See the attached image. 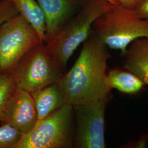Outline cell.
Returning <instances> with one entry per match:
<instances>
[{
	"label": "cell",
	"instance_id": "obj_7",
	"mask_svg": "<svg viewBox=\"0 0 148 148\" xmlns=\"http://www.w3.org/2000/svg\"><path fill=\"white\" fill-rule=\"evenodd\" d=\"M111 97L74 106V148H106V107Z\"/></svg>",
	"mask_w": 148,
	"mask_h": 148
},
{
	"label": "cell",
	"instance_id": "obj_19",
	"mask_svg": "<svg viewBox=\"0 0 148 148\" xmlns=\"http://www.w3.org/2000/svg\"><path fill=\"white\" fill-rule=\"evenodd\" d=\"M138 1V0H117L121 5L130 10H133Z\"/></svg>",
	"mask_w": 148,
	"mask_h": 148
},
{
	"label": "cell",
	"instance_id": "obj_15",
	"mask_svg": "<svg viewBox=\"0 0 148 148\" xmlns=\"http://www.w3.org/2000/svg\"><path fill=\"white\" fill-rule=\"evenodd\" d=\"M16 89L12 74H0V116Z\"/></svg>",
	"mask_w": 148,
	"mask_h": 148
},
{
	"label": "cell",
	"instance_id": "obj_20",
	"mask_svg": "<svg viewBox=\"0 0 148 148\" xmlns=\"http://www.w3.org/2000/svg\"><path fill=\"white\" fill-rule=\"evenodd\" d=\"M107 1H108L109 2H110L112 5H120V4L119 3V2L117 1V0H106Z\"/></svg>",
	"mask_w": 148,
	"mask_h": 148
},
{
	"label": "cell",
	"instance_id": "obj_13",
	"mask_svg": "<svg viewBox=\"0 0 148 148\" xmlns=\"http://www.w3.org/2000/svg\"><path fill=\"white\" fill-rule=\"evenodd\" d=\"M19 13L29 23L37 32L41 41L46 42L45 19L36 0H12Z\"/></svg>",
	"mask_w": 148,
	"mask_h": 148
},
{
	"label": "cell",
	"instance_id": "obj_17",
	"mask_svg": "<svg viewBox=\"0 0 148 148\" xmlns=\"http://www.w3.org/2000/svg\"><path fill=\"white\" fill-rule=\"evenodd\" d=\"M133 10L139 18L148 21V0H138Z\"/></svg>",
	"mask_w": 148,
	"mask_h": 148
},
{
	"label": "cell",
	"instance_id": "obj_11",
	"mask_svg": "<svg viewBox=\"0 0 148 148\" xmlns=\"http://www.w3.org/2000/svg\"><path fill=\"white\" fill-rule=\"evenodd\" d=\"M31 94L36 106L38 121L44 119L65 104L58 83L48 86Z\"/></svg>",
	"mask_w": 148,
	"mask_h": 148
},
{
	"label": "cell",
	"instance_id": "obj_14",
	"mask_svg": "<svg viewBox=\"0 0 148 148\" xmlns=\"http://www.w3.org/2000/svg\"><path fill=\"white\" fill-rule=\"evenodd\" d=\"M2 123L0 126V148H14L22 133L11 125Z\"/></svg>",
	"mask_w": 148,
	"mask_h": 148
},
{
	"label": "cell",
	"instance_id": "obj_6",
	"mask_svg": "<svg viewBox=\"0 0 148 148\" xmlns=\"http://www.w3.org/2000/svg\"><path fill=\"white\" fill-rule=\"evenodd\" d=\"M39 43L42 42L36 30L20 14L2 24L0 74H13L24 55Z\"/></svg>",
	"mask_w": 148,
	"mask_h": 148
},
{
	"label": "cell",
	"instance_id": "obj_1",
	"mask_svg": "<svg viewBox=\"0 0 148 148\" xmlns=\"http://www.w3.org/2000/svg\"><path fill=\"white\" fill-rule=\"evenodd\" d=\"M108 48L92 30L74 65L58 82L65 104L74 106L112 97L106 82Z\"/></svg>",
	"mask_w": 148,
	"mask_h": 148
},
{
	"label": "cell",
	"instance_id": "obj_18",
	"mask_svg": "<svg viewBox=\"0 0 148 148\" xmlns=\"http://www.w3.org/2000/svg\"><path fill=\"white\" fill-rule=\"evenodd\" d=\"M148 135H147L140 138L137 141L135 142V143H133L132 145H130V146H134L133 147V148H145L148 145Z\"/></svg>",
	"mask_w": 148,
	"mask_h": 148
},
{
	"label": "cell",
	"instance_id": "obj_8",
	"mask_svg": "<svg viewBox=\"0 0 148 148\" xmlns=\"http://www.w3.org/2000/svg\"><path fill=\"white\" fill-rule=\"evenodd\" d=\"M38 121V115L32 94L16 89L0 116V122L16 127L22 134L29 132Z\"/></svg>",
	"mask_w": 148,
	"mask_h": 148
},
{
	"label": "cell",
	"instance_id": "obj_9",
	"mask_svg": "<svg viewBox=\"0 0 148 148\" xmlns=\"http://www.w3.org/2000/svg\"><path fill=\"white\" fill-rule=\"evenodd\" d=\"M45 19L46 43L74 16L85 0H36Z\"/></svg>",
	"mask_w": 148,
	"mask_h": 148
},
{
	"label": "cell",
	"instance_id": "obj_5",
	"mask_svg": "<svg viewBox=\"0 0 148 148\" xmlns=\"http://www.w3.org/2000/svg\"><path fill=\"white\" fill-rule=\"evenodd\" d=\"M64 71L48 53L45 43H39L24 55L12 75L16 89L31 93L58 83Z\"/></svg>",
	"mask_w": 148,
	"mask_h": 148
},
{
	"label": "cell",
	"instance_id": "obj_12",
	"mask_svg": "<svg viewBox=\"0 0 148 148\" xmlns=\"http://www.w3.org/2000/svg\"><path fill=\"white\" fill-rule=\"evenodd\" d=\"M106 82L111 90L127 95H135L146 85L137 75L125 69L110 70L106 74Z\"/></svg>",
	"mask_w": 148,
	"mask_h": 148
},
{
	"label": "cell",
	"instance_id": "obj_3",
	"mask_svg": "<svg viewBox=\"0 0 148 148\" xmlns=\"http://www.w3.org/2000/svg\"><path fill=\"white\" fill-rule=\"evenodd\" d=\"M92 30L108 47L120 51L122 55L133 41L148 37V21L139 18L133 10L112 5L96 19Z\"/></svg>",
	"mask_w": 148,
	"mask_h": 148
},
{
	"label": "cell",
	"instance_id": "obj_2",
	"mask_svg": "<svg viewBox=\"0 0 148 148\" xmlns=\"http://www.w3.org/2000/svg\"><path fill=\"white\" fill-rule=\"evenodd\" d=\"M112 5L106 0H85L76 14L46 43L48 53L64 71L75 51L90 36L96 19Z\"/></svg>",
	"mask_w": 148,
	"mask_h": 148
},
{
	"label": "cell",
	"instance_id": "obj_10",
	"mask_svg": "<svg viewBox=\"0 0 148 148\" xmlns=\"http://www.w3.org/2000/svg\"><path fill=\"white\" fill-rule=\"evenodd\" d=\"M122 56L124 69L137 75L148 85V37L133 41Z\"/></svg>",
	"mask_w": 148,
	"mask_h": 148
},
{
	"label": "cell",
	"instance_id": "obj_4",
	"mask_svg": "<svg viewBox=\"0 0 148 148\" xmlns=\"http://www.w3.org/2000/svg\"><path fill=\"white\" fill-rule=\"evenodd\" d=\"M75 136L74 108L64 104L23 133L14 148H74Z\"/></svg>",
	"mask_w": 148,
	"mask_h": 148
},
{
	"label": "cell",
	"instance_id": "obj_16",
	"mask_svg": "<svg viewBox=\"0 0 148 148\" xmlns=\"http://www.w3.org/2000/svg\"><path fill=\"white\" fill-rule=\"evenodd\" d=\"M19 14L12 0H0V25Z\"/></svg>",
	"mask_w": 148,
	"mask_h": 148
}]
</instances>
